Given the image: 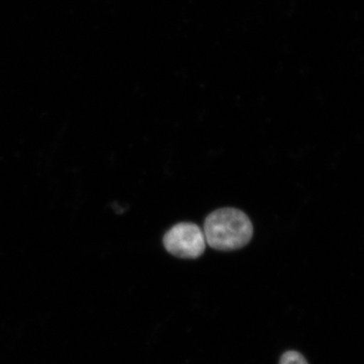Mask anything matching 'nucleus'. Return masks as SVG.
I'll return each mask as SVG.
<instances>
[{
	"label": "nucleus",
	"mask_w": 364,
	"mask_h": 364,
	"mask_svg": "<svg viewBox=\"0 0 364 364\" xmlns=\"http://www.w3.org/2000/svg\"><path fill=\"white\" fill-rule=\"evenodd\" d=\"M205 243L221 251H231L247 245L253 226L247 215L236 208H221L208 215L203 226Z\"/></svg>",
	"instance_id": "f257e3e1"
},
{
	"label": "nucleus",
	"mask_w": 364,
	"mask_h": 364,
	"mask_svg": "<svg viewBox=\"0 0 364 364\" xmlns=\"http://www.w3.org/2000/svg\"><path fill=\"white\" fill-rule=\"evenodd\" d=\"M164 247L172 255L181 258H198L205 249L202 230L193 223H181L165 234Z\"/></svg>",
	"instance_id": "f03ea898"
},
{
	"label": "nucleus",
	"mask_w": 364,
	"mask_h": 364,
	"mask_svg": "<svg viewBox=\"0 0 364 364\" xmlns=\"http://www.w3.org/2000/svg\"><path fill=\"white\" fill-rule=\"evenodd\" d=\"M280 364H309L305 358L296 351H289L282 355Z\"/></svg>",
	"instance_id": "7ed1b4c3"
}]
</instances>
